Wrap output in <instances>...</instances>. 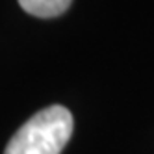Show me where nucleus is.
I'll list each match as a JSON object with an SVG mask.
<instances>
[{"label": "nucleus", "instance_id": "obj_1", "mask_svg": "<svg viewBox=\"0 0 154 154\" xmlns=\"http://www.w3.org/2000/svg\"><path fill=\"white\" fill-rule=\"evenodd\" d=\"M72 115L63 106H48L20 126L4 154H60L72 134Z\"/></svg>", "mask_w": 154, "mask_h": 154}, {"label": "nucleus", "instance_id": "obj_2", "mask_svg": "<svg viewBox=\"0 0 154 154\" xmlns=\"http://www.w3.org/2000/svg\"><path fill=\"white\" fill-rule=\"evenodd\" d=\"M72 0H19V6L26 13L41 19H50L65 13Z\"/></svg>", "mask_w": 154, "mask_h": 154}]
</instances>
